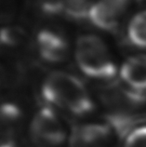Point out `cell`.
<instances>
[{
  "mask_svg": "<svg viewBox=\"0 0 146 147\" xmlns=\"http://www.w3.org/2000/svg\"><path fill=\"white\" fill-rule=\"evenodd\" d=\"M32 141L38 147H57L66 140L63 120L55 109L47 106L34 115L31 123Z\"/></svg>",
  "mask_w": 146,
  "mask_h": 147,
  "instance_id": "obj_4",
  "label": "cell"
},
{
  "mask_svg": "<svg viewBox=\"0 0 146 147\" xmlns=\"http://www.w3.org/2000/svg\"><path fill=\"white\" fill-rule=\"evenodd\" d=\"M138 0H96L88 10L86 22L92 30L113 36L122 34Z\"/></svg>",
  "mask_w": 146,
  "mask_h": 147,
  "instance_id": "obj_3",
  "label": "cell"
},
{
  "mask_svg": "<svg viewBox=\"0 0 146 147\" xmlns=\"http://www.w3.org/2000/svg\"><path fill=\"white\" fill-rule=\"evenodd\" d=\"M75 39L63 30L48 28L38 34L37 43L40 55L49 63L58 64L73 56Z\"/></svg>",
  "mask_w": 146,
  "mask_h": 147,
  "instance_id": "obj_6",
  "label": "cell"
},
{
  "mask_svg": "<svg viewBox=\"0 0 146 147\" xmlns=\"http://www.w3.org/2000/svg\"><path fill=\"white\" fill-rule=\"evenodd\" d=\"M123 58L108 34L90 30L75 39L72 59L78 73L102 87L116 83Z\"/></svg>",
  "mask_w": 146,
  "mask_h": 147,
  "instance_id": "obj_1",
  "label": "cell"
},
{
  "mask_svg": "<svg viewBox=\"0 0 146 147\" xmlns=\"http://www.w3.org/2000/svg\"><path fill=\"white\" fill-rule=\"evenodd\" d=\"M113 131L106 124L87 123L75 127L70 136L71 147H109Z\"/></svg>",
  "mask_w": 146,
  "mask_h": 147,
  "instance_id": "obj_7",
  "label": "cell"
},
{
  "mask_svg": "<svg viewBox=\"0 0 146 147\" xmlns=\"http://www.w3.org/2000/svg\"><path fill=\"white\" fill-rule=\"evenodd\" d=\"M116 82L131 94L146 100V53L133 51L124 56Z\"/></svg>",
  "mask_w": 146,
  "mask_h": 147,
  "instance_id": "obj_5",
  "label": "cell"
},
{
  "mask_svg": "<svg viewBox=\"0 0 146 147\" xmlns=\"http://www.w3.org/2000/svg\"><path fill=\"white\" fill-rule=\"evenodd\" d=\"M122 36L134 52L146 53V5H138L126 22Z\"/></svg>",
  "mask_w": 146,
  "mask_h": 147,
  "instance_id": "obj_8",
  "label": "cell"
},
{
  "mask_svg": "<svg viewBox=\"0 0 146 147\" xmlns=\"http://www.w3.org/2000/svg\"><path fill=\"white\" fill-rule=\"evenodd\" d=\"M124 147H146V126L133 129L126 137Z\"/></svg>",
  "mask_w": 146,
  "mask_h": 147,
  "instance_id": "obj_9",
  "label": "cell"
},
{
  "mask_svg": "<svg viewBox=\"0 0 146 147\" xmlns=\"http://www.w3.org/2000/svg\"><path fill=\"white\" fill-rule=\"evenodd\" d=\"M42 95L49 107L79 117L91 114L96 107L83 77L66 71L49 74L42 86Z\"/></svg>",
  "mask_w": 146,
  "mask_h": 147,
  "instance_id": "obj_2",
  "label": "cell"
}]
</instances>
